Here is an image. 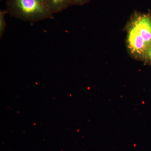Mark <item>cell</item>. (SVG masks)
Returning a JSON list of instances; mask_svg holds the SVG:
<instances>
[{
	"label": "cell",
	"instance_id": "cell-1",
	"mask_svg": "<svg viewBox=\"0 0 151 151\" xmlns=\"http://www.w3.org/2000/svg\"><path fill=\"white\" fill-rule=\"evenodd\" d=\"M6 10L11 16L24 21L54 19L43 0H6Z\"/></svg>",
	"mask_w": 151,
	"mask_h": 151
},
{
	"label": "cell",
	"instance_id": "cell-2",
	"mask_svg": "<svg viewBox=\"0 0 151 151\" xmlns=\"http://www.w3.org/2000/svg\"><path fill=\"white\" fill-rule=\"evenodd\" d=\"M127 46L130 55L138 60H144L147 46L132 21L127 27Z\"/></svg>",
	"mask_w": 151,
	"mask_h": 151
},
{
	"label": "cell",
	"instance_id": "cell-3",
	"mask_svg": "<svg viewBox=\"0 0 151 151\" xmlns=\"http://www.w3.org/2000/svg\"><path fill=\"white\" fill-rule=\"evenodd\" d=\"M130 20L135 25L147 46L151 45V16L150 13H141L135 11Z\"/></svg>",
	"mask_w": 151,
	"mask_h": 151
},
{
	"label": "cell",
	"instance_id": "cell-4",
	"mask_svg": "<svg viewBox=\"0 0 151 151\" xmlns=\"http://www.w3.org/2000/svg\"><path fill=\"white\" fill-rule=\"evenodd\" d=\"M45 4L52 13L60 12L70 6V0H43Z\"/></svg>",
	"mask_w": 151,
	"mask_h": 151
},
{
	"label": "cell",
	"instance_id": "cell-5",
	"mask_svg": "<svg viewBox=\"0 0 151 151\" xmlns=\"http://www.w3.org/2000/svg\"><path fill=\"white\" fill-rule=\"evenodd\" d=\"M6 14H8L6 10H0V37L1 38L2 37L6 27V23L5 19V16Z\"/></svg>",
	"mask_w": 151,
	"mask_h": 151
},
{
	"label": "cell",
	"instance_id": "cell-6",
	"mask_svg": "<svg viewBox=\"0 0 151 151\" xmlns=\"http://www.w3.org/2000/svg\"><path fill=\"white\" fill-rule=\"evenodd\" d=\"M143 60L151 63V45L147 47Z\"/></svg>",
	"mask_w": 151,
	"mask_h": 151
},
{
	"label": "cell",
	"instance_id": "cell-7",
	"mask_svg": "<svg viewBox=\"0 0 151 151\" xmlns=\"http://www.w3.org/2000/svg\"><path fill=\"white\" fill-rule=\"evenodd\" d=\"M90 0H70V5L82 6L89 2Z\"/></svg>",
	"mask_w": 151,
	"mask_h": 151
},
{
	"label": "cell",
	"instance_id": "cell-8",
	"mask_svg": "<svg viewBox=\"0 0 151 151\" xmlns=\"http://www.w3.org/2000/svg\"></svg>",
	"mask_w": 151,
	"mask_h": 151
}]
</instances>
